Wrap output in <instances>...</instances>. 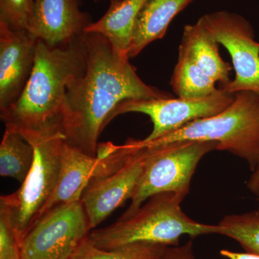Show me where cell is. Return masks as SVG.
I'll return each instance as SVG.
<instances>
[{"label":"cell","instance_id":"6da1fadb","mask_svg":"<svg viewBox=\"0 0 259 259\" xmlns=\"http://www.w3.org/2000/svg\"><path fill=\"white\" fill-rule=\"evenodd\" d=\"M83 40L86 71L66 88L62 130L68 144L97 156L99 137L121 104L170 95L144 82L129 56L115 50L103 35L84 32Z\"/></svg>","mask_w":259,"mask_h":259},{"label":"cell","instance_id":"7a4b0ae2","mask_svg":"<svg viewBox=\"0 0 259 259\" xmlns=\"http://www.w3.org/2000/svg\"><path fill=\"white\" fill-rule=\"evenodd\" d=\"M87 49L81 36L51 46L37 40L33 69L21 95L2 110L6 128L18 133L27 142L62 131V110L66 88L84 74Z\"/></svg>","mask_w":259,"mask_h":259},{"label":"cell","instance_id":"3957f363","mask_svg":"<svg viewBox=\"0 0 259 259\" xmlns=\"http://www.w3.org/2000/svg\"><path fill=\"white\" fill-rule=\"evenodd\" d=\"M184 197L173 192L154 194L134 213L110 226L93 229L88 240L100 249L132 243L176 246L181 236L219 234L218 225L204 224L189 218L181 208Z\"/></svg>","mask_w":259,"mask_h":259},{"label":"cell","instance_id":"277c9868","mask_svg":"<svg viewBox=\"0 0 259 259\" xmlns=\"http://www.w3.org/2000/svg\"><path fill=\"white\" fill-rule=\"evenodd\" d=\"M212 141L218 151L243 158L253 171L259 158V97L251 92L235 94V100L217 115L199 119L148 143L135 140L138 147L177 141Z\"/></svg>","mask_w":259,"mask_h":259},{"label":"cell","instance_id":"5b68a950","mask_svg":"<svg viewBox=\"0 0 259 259\" xmlns=\"http://www.w3.org/2000/svg\"><path fill=\"white\" fill-rule=\"evenodd\" d=\"M65 141L64 133L59 131L28 142L35 151L28 177L18 190L0 197V210L8 216L20 243L55 192Z\"/></svg>","mask_w":259,"mask_h":259},{"label":"cell","instance_id":"8992f818","mask_svg":"<svg viewBox=\"0 0 259 259\" xmlns=\"http://www.w3.org/2000/svg\"><path fill=\"white\" fill-rule=\"evenodd\" d=\"M217 147V143L212 141H193L146 146L147 157L144 171L131 197V204L120 218L128 217L154 194L173 192L185 198L199 161Z\"/></svg>","mask_w":259,"mask_h":259},{"label":"cell","instance_id":"52a82bcc","mask_svg":"<svg viewBox=\"0 0 259 259\" xmlns=\"http://www.w3.org/2000/svg\"><path fill=\"white\" fill-rule=\"evenodd\" d=\"M81 200L44 213L20 242L22 259H72L90 231Z\"/></svg>","mask_w":259,"mask_h":259},{"label":"cell","instance_id":"ba28073f","mask_svg":"<svg viewBox=\"0 0 259 259\" xmlns=\"http://www.w3.org/2000/svg\"><path fill=\"white\" fill-rule=\"evenodd\" d=\"M216 41L231 56L236 76L221 89L231 94L248 91L259 97V42L250 23L241 15L218 11L202 18Z\"/></svg>","mask_w":259,"mask_h":259},{"label":"cell","instance_id":"9c48e42d","mask_svg":"<svg viewBox=\"0 0 259 259\" xmlns=\"http://www.w3.org/2000/svg\"><path fill=\"white\" fill-rule=\"evenodd\" d=\"M235 100V94L218 89L216 93L202 98H158L130 100L117 107L114 117L127 112H139L151 118L153 127L149 136L141 140L148 143L177 131L187 124L217 115Z\"/></svg>","mask_w":259,"mask_h":259},{"label":"cell","instance_id":"30bf717a","mask_svg":"<svg viewBox=\"0 0 259 259\" xmlns=\"http://www.w3.org/2000/svg\"><path fill=\"white\" fill-rule=\"evenodd\" d=\"M129 141L135 150L125 163L114 173L94 179L83 191L81 202L92 230L131 199L144 171L147 149L136 147Z\"/></svg>","mask_w":259,"mask_h":259},{"label":"cell","instance_id":"8fae6325","mask_svg":"<svg viewBox=\"0 0 259 259\" xmlns=\"http://www.w3.org/2000/svg\"><path fill=\"white\" fill-rule=\"evenodd\" d=\"M37 39L0 23V111L20 97L35 64Z\"/></svg>","mask_w":259,"mask_h":259},{"label":"cell","instance_id":"7c38bea8","mask_svg":"<svg viewBox=\"0 0 259 259\" xmlns=\"http://www.w3.org/2000/svg\"><path fill=\"white\" fill-rule=\"evenodd\" d=\"M117 170L110 155L90 156L65 141L59 182L40 216L58 206L81 200L83 191L92 180L107 176Z\"/></svg>","mask_w":259,"mask_h":259},{"label":"cell","instance_id":"4fadbf2b","mask_svg":"<svg viewBox=\"0 0 259 259\" xmlns=\"http://www.w3.org/2000/svg\"><path fill=\"white\" fill-rule=\"evenodd\" d=\"M80 0H36L28 31L51 46L66 44L84 33L93 22Z\"/></svg>","mask_w":259,"mask_h":259},{"label":"cell","instance_id":"5bb4252c","mask_svg":"<svg viewBox=\"0 0 259 259\" xmlns=\"http://www.w3.org/2000/svg\"><path fill=\"white\" fill-rule=\"evenodd\" d=\"M219 45L199 18L197 23L186 25L184 28L179 54L193 61L223 88L231 81L232 67L221 57Z\"/></svg>","mask_w":259,"mask_h":259},{"label":"cell","instance_id":"9a60e30c","mask_svg":"<svg viewBox=\"0 0 259 259\" xmlns=\"http://www.w3.org/2000/svg\"><path fill=\"white\" fill-rule=\"evenodd\" d=\"M193 0H147L135 23L128 51L130 59L139 55L151 42L166 34L172 20Z\"/></svg>","mask_w":259,"mask_h":259},{"label":"cell","instance_id":"2e32d148","mask_svg":"<svg viewBox=\"0 0 259 259\" xmlns=\"http://www.w3.org/2000/svg\"><path fill=\"white\" fill-rule=\"evenodd\" d=\"M147 0H119L110 3L107 13L92 23L84 32H95L106 37L115 50L128 56L135 23Z\"/></svg>","mask_w":259,"mask_h":259},{"label":"cell","instance_id":"e0dca14e","mask_svg":"<svg viewBox=\"0 0 259 259\" xmlns=\"http://www.w3.org/2000/svg\"><path fill=\"white\" fill-rule=\"evenodd\" d=\"M35 151L18 133L5 129L0 144V175L23 183L31 169Z\"/></svg>","mask_w":259,"mask_h":259},{"label":"cell","instance_id":"ac0fdd59","mask_svg":"<svg viewBox=\"0 0 259 259\" xmlns=\"http://www.w3.org/2000/svg\"><path fill=\"white\" fill-rule=\"evenodd\" d=\"M215 81L193 61L179 54L178 60L171 78L174 93L180 98H202L218 91Z\"/></svg>","mask_w":259,"mask_h":259},{"label":"cell","instance_id":"d6986e66","mask_svg":"<svg viewBox=\"0 0 259 259\" xmlns=\"http://www.w3.org/2000/svg\"><path fill=\"white\" fill-rule=\"evenodd\" d=\"M218 225L219 234L238 242L247 253L259 255V209L225 216Z\"/></svg>","mask_w":259,"mask_h":259},{"label":"cell","instance_id":"ffe728a7","mask_svg":"<svg viewBox=\"0 0 259 259\" xmlns=\"http://www.w3.org/2000/svg\"><path fill=\"white\" fill-rule=\"evenodd\" d=\"M167 246L148 243H132L113 248L100 249L88 238L74 253V259H161Z\"/></svg>","mask_w":259,"mask_h":259},{"label":"cell","instance_id":"44dd1931","mask_svg":"<svg viewBox=\"0 0 259 259\" xmlns=\"http://www.w3.org/2000/svg\"><path fill=\"white\" fill-rule=\"evenodd\" d=\"M36 0H0V23L11 29L28 30Z\"/></svg>","mask_w":259,"mask_h":259},{"label":"cell","instance_id":"7402d4cb","mask_svg":"<svg viewBox=\"0 0 259 259\" xmlns=\"http://www.w3.org/2000/svg\"><path fill=\"white\" fill-rule=\"evenodd\" d=\"M0 259H22L20 241L3 210H0Z\"/></svg>","mask_w":259,"mask_h":259},{"label":"cell","instance_id":"603a6c76","mask_svg":"<svg viewBox=\"0 0 259 259\" xmlns=\"http://www.w3.org/2000/svg\"><path fill=\"white\" fill-rule=\"evenodd\" d=\"M161 259H196L192 241L181 246H167Z\"/></svg>","mask_w":259,"mask_h":259},{"label":"cell","instance_id":"cb8c5ba5","mask_svg":"<svg viewBox=\"0 0 259 259\" xmlns=\"http://www.w3.org/2000/svg\"><path fill=\"white\" fill-rule=\"evenodd\" d=\"M247 187L250 192L259 197V158L255 169L252 171L251 176L247 183Z\"/></svg>","mask_w":259,"mask_h":259},{"label":"cell","instance_id":"d4e9b609","mask_svg":"<svg viewBox=\"0 0 259 259\" xmlns=\"http://www.w3.org/2000/svg\"><path fill=\"white\" fill-rule=\"evenodd\" d=\"M221 254L228 259H259V255L250 253H237L228 250H221Z\"/></svg>","mask_w":259,"mask_h":259},{"label":"cell","instance_id":"484cf974","mask_svg":"<svg viewBox=\"0 0 259 259\" xmlns=\"http://www.w3.org/2000/svg\"><path fill=\"white\" fill-rule=\"evenodd\" d=\"M119 1V0H110V3H115V2Z\"/></svg>","mask_w":259,"mask_h":259},{"label":"cell","instance_id":"4316f807","mask_svg":"<svg viewBox=\"0 0 259 259\" xmlns=\"http://www.w3.org/2000/svg\"><path fill=\"white\" fill-rule=\"evenodd\" d=\"M72 259H74V258H72Z\"/></svg>","mask_w":259,"mask_h":259}]
</instances>
